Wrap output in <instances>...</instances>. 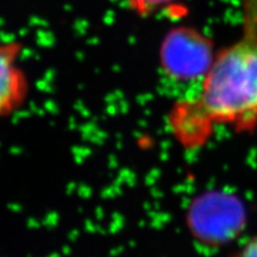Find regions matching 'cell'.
Masks as SVG:
<instances>
[{
	"label": "cell",
	"instance_id": "obj_5",
	"mask_svg": "<svg viewBox=\"0 0 257 257\" xmlns=\"http://www.w3.org/2000/svg\"><path fill=\"white\" fill-rule=\"evenodd\" d=\"M231 257H257V234L246 239Z\"/></svg>",
	"mask_w": 257,
	"mask_h": 257
},
{
	"label": "cell",
	"instance_id": "obj_1",
	"mask_svg": "<svg viewBox=\"0 0 257 257\" xmlns=\"http://www.w3.org/2000/svg\"><path fill=\"white\" fill-rule=\"evenodd\" d=\"M242 34L217 50L194 94L169 112L173 136L184 147H202L217 127L249 135L257 130V0H243Z\"/></svg>",
	"mask_w": 257,
	"mask_h": 257
},
{
	"label": "cell",
	"instance_id": "obj_3",
	"mask_svg": "<svg viewBox=\"0 0 257 257\" xmlns=\"http://www.w3.org/2000/svg\"><path fill=\"white\" fill-rule=\"evenodd\" d=\"M23 49L18 41L0 42V119L18 111L30 94V81L19 64Z\"/></svg>",
	"mask_w": 257,
	"mask_h": 257
},
{
	"label": "cell",
	"instance_id": "obj_4",
	"mask_svg": "<svg viewBox=\"0 0 257 257\" xmlns=\"http://www.w3.org/2000/svg\"><path fill=\"white\" fill-rule=\"evenodd\" d=\"M124 2L135 15L144 18L170 8L179 0H124Z\"/></svg>",
	"mask_w": 257,
	"mask_h": 257
},
{
	"label": "cell",
	"instance_id": "obj_2",
	"mask_svg": "<svg viewBox=\"0 0 257 257\" xmlns=\"http://www.w3.org/2000/svg\"><path fill=\"white\" fill-rule=\"evenodd\" d=\"M217 50L206 34L189 25H179L161 42L159 61L162 73L176 82L198 81L210 69Z\"/></svg>",
	"mask_w": 257,
	"mask_h": 257
}]
</instances>
